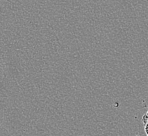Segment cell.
Masks as SVG:
<instances>
[{"mask_svg":"<svg viewBox=\"0 0 148 136\" xmlns=\"http://www.w3.org/2000/svg\"></svg>","mask_w":148,"mask_h":136,"instance_id":"cell-2","label":"cell"},{"mask_svg":"<svg viewBox=\"0 0 148 136\" xmlns=\"http://www.w3.org/2000/svg\"><path fill=\"white\" fill-rule=\"evenodd\" d=\"M145 116L146 117H147V119H148V120H147V122H148V113H147V114H146V115H145Z\"/></svg>","mask_w":148,"mask_h":136,"instance_id":"cell-1","label":"cell"}]
</instances>
